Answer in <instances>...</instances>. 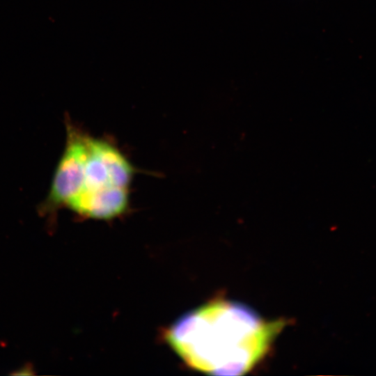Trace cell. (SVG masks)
I'll list each match as a JSON object with an SVG mask.
<instances>
[{
    "label": "cell",
    "mask_w": 376,
    "mask_h": 376,
    "mask_svg": "<svg viewBox=\"0 0 376 376\" xmlns=\"http://www.w3.org/2000/svg\"><path fill=\"white\" fill-rule=\"evenodd\" d=\"M285 324L267 321L244 304L219 299L181 318L169 330L167 340L195 370L243 375L265 357Z\"/></svg>",
    "instance_id": "1"
},
{
    "label": "cell",
    "mask_w": 376,
    "mask_h": 376,
    "mask_svg": "<svg viewBox=\"0 0 376 376\" xmlns=\"http://www.w3.org/2000/svg\"><path fill=\"white\" fill-rule=\"evenodd\" d=\"M66 143L56 166L49 191L39 210L54 212L67 207L79 192L84 181L90 136L66 120Z\"/></svg>",
    "instance_id": "2"
},
{
    "label": "cell",
    "mask_w": 376,
    "mask_h": 376,
    "mask_svg": "<svg viewBox=\"0 0 376 376\" xmlns=\"http://www.w3.org/2000/svg\"><path fill=\"white\" fill-rule=\"evenodd\" d=\"M128 204V188L112 186L81 191L67 207L81 216L109 219L123 213Z\"/></svg>",
    "instance_id": "3"
}]
</instances>
